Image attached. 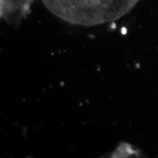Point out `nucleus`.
Returning <instances> with one entry per match:
<instances>
[{
  "label": "nucleus",
  "instance_id": "2",
  "mask_svg": "<svg viewBox=\"0 0 158 158\" xmlns=\"http://www.w3.org/2000/svg\"><path fill=\"white\" fill-rule=\"evenodd\" d=\"M35 0H0L1 18L10 25L18 27L30 12Z\"/></svg>",
  "mask_w": 158,
  "mask_h": 158
},
{
  "label": "nucleus",
  "instance_id": "1",
  "mask_svg": "<svg viewBox=\"0 0 158 158\" xmlns=\"http://www.w3.org/2000/svg\"><path fill=\"white\" fill-rule=\"evenodd\" d=\"M139 0H42L56 17L71 24H104L125 15Z\"/></svg>",
  "mask_w": 158,
  "mask_h": 158
}]
</instances>
